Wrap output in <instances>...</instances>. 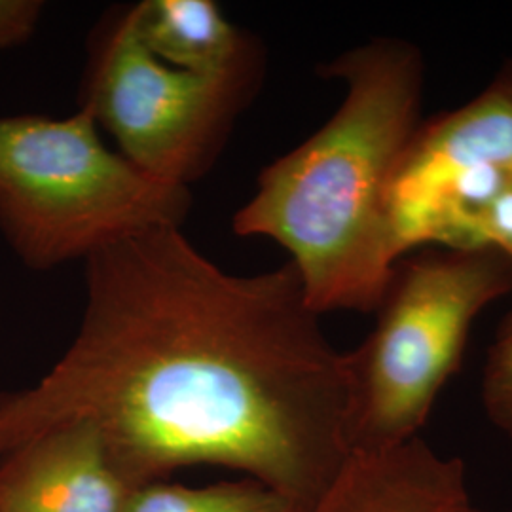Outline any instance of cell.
<instances>
[{
  "instance_id": "cell-1",
  "label": "cell",
  "mask_w": 512,
  "mask_h": 512,
  "mask_svg": "<svg viewBox=\"0 0 512 512\" xmlns=\"http://www.w3.org/2000/svg\"><path fill=\"white\" fill-rule=\"evenodd\" d=\"M84 264L71 346L37 384L0 393V458L88 421L133 488L215 465L310 511L353 454L351 385L348 353L293 264L230 274L181 228L133 234Z\"/></svg>"
},
{
  "instance_id": "cell-2",
  "label": "cell",
  "mask_w": 512,
  "mask_h": 512,
  "mask_svg": "<svg viewBox=\"0 0 512 512\" xmlns=\"http://www.w3.org/2000/svg\"><path fill=\"white\" fill-rule=\"evenodd\" d=\"M319 73L344 82L342 105L262 169L232 230L281 245L315 313H374L401 260L389 192L421 124L425 61L412 42L382 37Z\"/></svg>"
},
{
  "instance_id": "cell-3",
  "label": "cell",
  "mask_w": 512,
  "mask_h": 512,
  "mask_svg": "<svg viewBox=\"0 0 512 512\" xmlns=\"http://www.w3.org/2000/svg\"><path fill=\"white\" fill-rule=\"evenodd\" d=\"M192 192L107 147L92 112L0 116V234L19 262L55 270L120 239L183 228Z\"/></svg>"
},
{
  "instance_id": "cell-4",
  "label": "cell",
  "mask_w": 512,
  "mask_h": 512,
  "mask_svg": "<svg viewBox=\"0 0 512 512\" xmlns=\"http://www.w3.org/2000/svg\"><path fill=\"white\" fill-rule=\"evenodd\" d=\"M509 293L512 258L497 249L423 251L395 264L374 329L348 353L353 454L420 437L476 317Z\"/></svg>"
},
{
  "instance_id": "cell-5",
  "label": "cell",
  "mask_w": 512,
  "mask_h": 512,
  "mask_svg": "<svg viewBox=\"0 0 512 512\" xmlns=\"http://www.w3.org/2000/svg\"><path fill=\"white\" fill-rule=\"evenodd\" d=\"M264 74L202 76L169 67L139 37L135 4L114 6L88 40L78 107L92 112L131 164L190 188L217 164Z\"/></svg>"
},
{
  "instance_id": "cell-6",
  "label": "cell",
  "mask_w": 512,
  "mask_h": 512,
  "mask_svg": "<svg viewBox=\"0 0 512 512\" xmlns=\"http://www.w3.org/2000/svg\"><path fill=\"white\" fill-rule=\"evenodd\" d=\"M490 169H512V59L473 101L421 120L389 192L399 256L412 253L414 232L439 194Z\"/></svg>"
},
{
  "instance_id": "cell-7",
  "label": "cell",
  "mask_w": 512,
  "mask_h": 512,
  "mask_svg": "<svg viewBox=\"0 0 512 512\" xmlns=\"http://www.w3.org/2000/svg\"><path fill=\"white\" fill-rule=\"evenodd\" d=\"M133 490L88 421L55 425L0 458V512H120Z\"/></svg>"
},
{
  "instance_id": "cell-8",
  "label": "cell",
  "mask_w": 512,
  "mask_h": 512,
  "mask_svg": "<svg viewBox=\"0 0 512 512\" xmlns=\"http://www.w3.org/2000/svg\"><path fill=\"white\" fill-rule=\"evenodd\" d=\"M467 467L425 440L378 452H355L308 512H463Z\"/></svg>"
},
{
  "instance_id": "cell-9",
  "label": "cell",
  "mask_w": 512,
  "mask_h": 512,
  "mask_svg": "<svg viewBox=\"0 0 512 512\" xmlns=\"http://www.w3.org/2000/svg\"><path fill=\"white\" fill-rule=\"evenodd\" d=\"M135 23L148 52L169 67L202 76L266 73L260 40L213 0H143Z\"/></svg>"
},
{
  "instance_id": "cell-10",
  "label": "cell",
  "mask_w": 512,
  "mask_h": 512,
  "mask_svg": "<svg viewBox=\"0 0 512 512\" xmlns=\"http://www.w3.org/2000/svg\"><path fill=\"white\" fill-rule=\"evenodd\" d=\"M120 512H300L287 497L245 478L207 488L167 480L148 482L129 494Z\"/></svg>"
},
{
  "instance_id": "cell-11",
  "label": "cell",
  "mask_w": 512,
  "mask_h": 512,
  "mask_svg": "<svg viewBox=\"0 0 512 512\" xmlns=\"http://www.w3.org/2000/svg\"><path fill=\"white\" fill-rule=\"evenodd\" d=\"M482 406L495 429L512 439V311L488 349L480 384Z\"/></svg>"
},
{
  "instance_id": "cell-12",
  "label": "cell",
  "mask_w": 512,
  "mask_h": 512,
  "mask_svg": "<svg viewBox=\"0 0 512 512\" xmlns=\"http://www.w3.org/2000/svg\"><path fill=\"white\" fill-rule=\"evenodd\" d=\"M42 14L44 4L38 0H0V52L35 37Z\"/></svg>"
},
{
  "instance_id": "cell-13",
  "label": "cell",
  "mask_w": 512,
  "mask_h": 512,
  "mask_svg": "<svg viewBox=\"0 0 512 512\" xmlns=\"http://www.w3.org/2000/svg\"><path fill=\"white\" fill-rule=\"evenodd\" d=\"M465 512H512V507H509V509H499V511H486V509H476L475 505H471Z\"/></svg>"
},
{
  "instance_id": "cell-14",
  "label": "cell",
  "mask_w": 512,
  "mask_h": 512,
  "mask_svg": "<svg viewBox=\"0 0 512 512\" xmlns=\"http://www.w3.org/2000/svg\"><path fill=\"white\" fill-rule=\"evenodd\" d=\"M465 511H467V509H465ZM465 511H463V512H465Z\"/></svg>"
}]
</instances>
